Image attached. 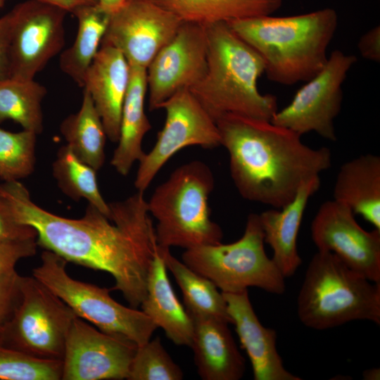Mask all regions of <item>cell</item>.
Listing matches in <instances>:
<instances>
[{
    "mask_svg": "<svg viewBox=\"0 0 380 380\" xmlns=\"http://www.w3.org/2000/svg\"><path fill=\"white\" fill-rule=\"evenodd\" d=\"M68 262L56 253L44 250L41 263L32 276L65 303L75 315L100 331L129 340L138 346L148 342L158 328L137 308L115 301L110 289L102 288L72 278L67 272Z\"/></svg>",
    "mask_w": 380,
    "mask_h": 380,
    "instance_id": "cell-8",
    "label": "cell"
},
{
    "mask_svg": "<svg viewBox=\"0 0 380 380\" xmlns=\"http://www.w3.org/2000/svg\"><path fill=\"white\" fill-rule=\"evenodd\" d=\"M222 295L242 348L250 359L253 379L300 380L284 367L277 349V333L260 322L250 301L248 289Z\"/></svg>",
    "mask_w": 380,
    "mask_h": 380,
    "instance_id": "cell-17",
    "label": "cell"
},
{
    "mask_svg": "<svg viewBox=\"0 0 380 380\" xmlns=\"http://www.w3.org/2000/svg\"><path fill=\"white\" fill-rule=\"evenodd\" d=\"M363 58L374 62L380 61V27L375 26L365 33L357 43Z\"/></svg>",
    "mask_w": 380,
    "mask_h": 380,
    "instance_id": "cell-37",
    "label": "cell"
},
{
    "mask_svg": "<svg viewBox=\"0 0 380 380\" xmlns=\"http://www.w3.org/2000/svg\"><path fill=\"white\" fill-rule=\"evenodd\" d=\"M46 88L33 80L0 81V123L12 120L37 134L43 131L42 102Z\"/></svg>",
    "mask_w": 380,
    "mask_h": 380,
    "instance_id": "cell-28",
    "label": "cell"
},
{
    "mask_svg": "<svg viewBox=\"0 0 380 380\" xmlns=\"http://www.w3.org/2000/svg\"><path fill=\"white\" fill-rule=\"evenodd\" d=\"M72 13L78 22L77 34L72 44L61 53L59 65L83 87L85 73L100 49L110 15L97 4L80 7Z\"/></svg>",
    "mask_w": 380,
    "mask_h": 380,
    "instance_id": "cell-26",
    "label": "cell"
},
{
    "mask_svg": "<svg viewBox=\"0 0 380 380\" xmlns=\"http://www.w3.org/2000/svg\"><path fill=\"white\" fill-rule=\"evenodd\" d=\"M182 23L153 0H131L110 16L101 44L120 50L131 67L147 69Z\"/></svg>",
    "mask_w": 380,
    "mask_h": 380,
    "instance_id": "cell-14",
    "label": "cell"
},
{
    "mask_svg": "<svg viewBox=\"0 0 380 380\" xmlns=\"http://www.w3.org/2000/svg\"><path fill=\"white\" fill-rule=\"evenodd\" d=\"M37 134L23 129L11 132L0 128V178L18 181L32 173Z\"/></svg>",
    "mask_w": 380,
    "mask_h": 380,
    "instance_id": "cell-30",
    "label": "cell"
},
{
    "mask_svg": "<svg viewBox=\"0 0 380 380\" xmlns=\"http://www.w3.org/2000/svg\"><path fill=\"white\" fill-rule=\"evenodd\" d=\"M137 347L76 317L65 341L61 379H127Z\"/></svg>",
    "mask_w": 380,
    "mask_h": 380,
    "instance_id": "cell-15",
    "label": "cell"
},
{
    "mask_svg": "<svg viewBox=\"0 0 380 380\" xmlns=\"http://www.w3.org/2000/svg\"><path fill=\"white\" fill-rule=\"evenodd\" d=\"M130 1L131 0H96V2L101 9L109 15H112L127 6Z\"/></svg>",
    "mask_w": 380,
    "mask_h": 380,
    "instance_id": "cell-39",
    "label": "cell"
},
{
    "mask_svg": "<svg viewBox=\"0 0 380 380\" xmlns=\"http://www.w3.org/2000/svg\"><path fill=\"white\" fill-rule=\"evenodd\" d=\"M264 243L259 215L250 213L244 233L239 240L186 249L182 262L210 279L222 293L257 287L281 295L286 289L285 277L266 254Z\"/></svg>",
    "mask_w": 380,
    "mask_h": 380,
    "instance_id": "cell-7",
    "label": "cell"
},
{
    "mask_svg": "<svg viewBox=\"0 0 380 380\" xmlns=\"http://www.w3.org/2000/svg\"><path fill=\"white\" fill-rule=\"evenodd\" d=\"M333 195L334 200L380 230V157L364 154L343 163Z\"/></svg>",
    "mask_w": 380,
    "mask_h": 380,
    "instance_id": "cell-22",
    "label": "cell"
},
{
    "mask_svg": "<svg viewBox=\"0 0 380 380\" xmlns=\"http://www.w3.org/2000/svg\"><path fill=\"white\" fill-rule=\"evenodd\" d=\"M297 312L307 327L324 330L355 320L380 324V283L353 271L334 254L319 251L306 270Z\"/></svg>",
    "mask_w": 380,
    "mask_h": 380,
    "instance_id": "cell-5",
    "label": "cell"
},
{
    "mask_svg": "<svg viewBox=\"0 0 380 380\" xmlns=\"http://www.w3.org/2000/svg\"><path fill=\"white\" fill-rule=\"evenodd\" d=\"M6 1V0H5Z\"/></svg>",
    "mask_w": 380,
    "mask_h": 380,
    "instance_id": "cell-42",
    "label": "cell"
},
{
    "mask_svg": "<svg viewBox=\"0 0 380 380\" xmlns=\"http://www.w3.org/2000/svg\"><path fill=\"white\" fill-rule=\"evenodd\" d=\"M183 372L162 345L160 338L137 347L129 380H181Z\"/></svg>",
    "mask_w": 380,
    "mask_h": 380,
    "instance_id": "cell-32",
    "label": "cell"
},
{
    "mask_svg": "<svg viewBox=\"0 0 380 380\" xmlns=\"http://www.w3.org/2000/svg\"><path fill=\"white\" fill-rule=\"evenodd\" d=\"M165 121L152 149L139 161L134 186L144 192L164 165L178 151L191 146L213 148L221 146L215 120L189 89H184L160 106Z\"/></svg>",
    "mask_w": 380,
    "mask_h": 380,
    "instance_id": "cell-10",
    "label": "cell"
},
{
    "mask_svg": "<svg viewBox=\"0 0 380 380\" xmlns=\"http://www.w3.org/2000/svg\"><path fill=\"white\" fill-rule=\"evenodd\" d=\"M130 80L123 103L120 137L110 164L121 175L129 174L132 165L144 154L142 141L151 129L144 101L148 89L146 68L130 66Z\"/></svg>",
    "mask_w": 380,
    "mask_h": 380,
    "instance_id": "cell-23",
    "label": "cell"
},
{
    "mask_svg": "<svg viewBox=\"0 0 380 380\" xmlns=\"http://www.w3.org/2000/svg\"><path fill=\"white\" fill-rule=\"evenodd\" d=\"M62 360L30 356L0 344V380H60Z\"/></svg>",
    "mask_w": 380,
    "mask_h": 380,
    "instance_id": "cell-31",
    "label": "cell"
},
{
    "mask_svg": "<svg viewBox=\"0 0 380 380\" xmlns=\"http://www.w3.org/2000/svg\"><path fill=\"white\" fill-rule=\"evenodd\" d=\"M310 232L318 251L334 254L353 271L380 283V230L364 229L349 208L333 199L321 205Z\"/></svg>",
    "mask_w": 380,
    "mask_h": 380,
    "instance_id": "cell-13",
    "label": "cell"
},
{
    "mask_svg": "<svg viewBox=\"0 0 380 380\" xmlns=\"http://www.w3.org/2000/svg\"><path fill=\"white\" fill-rule=\"evenodd\" d=\"M130 65L118 49L101 44L88 68L83 87L90 94L107 137L118 142L122 110L130 80Z\"/></svg>",
    "mask_w": 380,
    "mask_h": 380,
    "instance_id": "cell-18",
    "label": "cell"
},
{
    "mask_svg": "<svg viewBox=\"0 0 380 380\" xmlns=\"http://www.w3.org/2000/svg\"><path fill=\"white\" fill-rule=\"evenodd\" d=\"M183 22L209 25L271 15L283 0H153Z\"/></svg>",
    "mask_w": 380,
    "mask_h": 380,
    "instance_id": "cell-25",
    "label": "cell"
},
{
    "mask_svg": "<svg viewBox=\"0 0 380 380\" xmlns=\"http://www.w3.org/2000/svg\"><path fill=\"white\" fill-rule=\"evenodd\" d=\"M11 18L10 12L0 18V81L10 77V43Z\"/></svg>",
    "mask_w": 380,
    "mask_h": 380,
    "instance_id": "cell-36",
    "label": "cell"
},
{
    "mask_svg": "<svg viewBox=\"0 0 380 380\" xmlns=\"http://www.w3.org/2000/svg\"><path fill=\"white\" fill-rule=\"evenodd\" d=\"M362 377L365 380H379L380 379V369L372 368L366 369L362 373Z\"/></svg>",
    "mask_w": 380,
    "mask_h": 380,
    "instance_id": "cell-40",
    "label": "cell"
},
{
    "mask_svg": "<svg viewBox=\"0 0 380 380\" xmlns=\"http://www.w3.org/2000/svg\"><path fill=\"white\" fill-rule=\"evenodd\" d=\"M67 12L28 0L11 11L10 77L33 80L65 44Z\"/></svg>",
    "mask_w": 380,
    "mask_h": 380,
    "instance_id": "cell-12",
    "label": "cell"
},
{
    "mask_svg": "<svg viewBox=\"0 0 380 380\" xmlns=\"http://www.w3.org/2000/svg\"><path fill=\"white\" fill-rule=\"evenodd\" d=\"M60 131L67 146L82 162L96 171L105 162V145L107 135L89 92L84 89L80 110L65 118Z\"/></svg>",
    "mask_w": 380,
    "mask_h": 380,
    "instance_id": "cell-27",
    "label": "cell"
},
{
    "mask_svg": "<svg viewBox=\"0 0 380 380\" xmlns=\"http://www.w3.org/2000/svg\"><path fill=\"white\" fill-rule=\"evenodd\" d=\"M191 348L200 377L204 380H239L245 372V359L228 324L214 319H192Z\"/></svg>",
    "mask_w": 380,
    "mask_h": 380,
    "instance_id": "cell-20",
    "label": "cell"
},
{
    "mask_svg": "<svg viewBox=\"0 0 380 380\" xmlns=\"http://www.w3.org/2000/svg\"><path fill=\"white\" fill-rule=\"evenodd\" d=\"M76 317L39 280L22 276L21 298L0 333V344L34 357L62 360L67 336Z\"/></svg>",
    "mask_w": 380,
    "mask_h": 380,
    "instance_id": "cell-9",
    "label": "cell"
},
{
    "mask_svg": "<svg viewBox=\"0 0 380 380\" xmlns=\"http://www.w3.org/2000/svg\"><path fill=\"white\" fill-rule=\"evenodd\" d=\"M52 170L59 188L65 195L76 201L84 198L110 217L109 203L99 191L96 171L80 160L67 145L58 150Z\"/></svg>",
    "mask_w": 380,
    "mask_h": 380,
    "instance_id": "cell-29",
    "label": "cell"
},
{
    "mask_svg": "<svg viewBox=\"0 0 380 380\" xmlns=\"http://www.w3.org/2000/svg\"><path fill=\"white\" fill-rule=\"evenodd\" d=\"M21 280L22 276L15 270L0 277V333L20 303Z\"/></svg>",
    "mask_w": 380,
    "mask_h": 380,
    "instance_id": "cell-33",
    "label": "cell"
},
{
    "mask_svg": "<svg viewBox=\"0 0 380 380\" xmlns=\"http://www.w3.org/2000/svg\"><path fill=\"white\" fill-rule=\"evenodd\" d=\"M357 61L353 55L335 50L322 70L295 94L291 103L273 115L271 122L300 136L315 132L329 141H336L334 119L343 101L342 84Z\"/></svg>",
    "mask_w": 380,
    "mask_h": 380,
    "instance_id": "cell-11",
    "label": "cell"
},
{
    "mask_svg": "<svg viewBox=\"0 0 380 380\" xmlns=\"http://www.w3.org/2000/svg\"><path fill=\"white\" fill-rule=\"evenodd\" d=\"M37 239V232L31 226L18 223L0 208V241Z\"/></svg>",
    "mask_w": 380,
    "mask_h": 380,
    "instance_id": "cell-35",
    "label": "cell"
},
{
    "mask_svg": "<svg viewBox=\"0 0 380 380\" xmlns=\"http://www.w3.org/2000/svg\"><path fill=\"white\" fill-rule=\"evenodd\" d=\"M214 186L208 165L192 160L177 167L156 188L147 204L157 220L158 246L186 250L221 243L222 229L210 215L208 200Z\"/></svg>",
    "mask_w": 380,
    "mask_h": 380,
    "instance_id": "cell-6",
    "label": "cell"
},
{
    "mask_svg": "<svg viewBox=\"0 0 380 380\" xmlns=\"http://www.w3.org/2000/svg\"><path fill=\"white\" fill-rule=\"evenodd\" d=\"M207 63L205 26L183 22L146 69L149 110L160 108L177 91L196 85L205 75Z\"/></svg>",
    "mask_w": 380,
    "mask_h": 380,
    "instance_id": "cell-16",
    "label": "cell"
},
{
    "mask_svg": "<svg viewBox=\"0 0 380 380\" xmlns=\"http://www.w3.org/2000/svg\"><path fill=\"white\" fill-rule=\"evenodd\" d=\"M205 26L207 69L189 90L215 121L229 114L271 121L278 110L277 98L258 89L265 70L262 58L227 22Z\"/></svg>",
    "mask_w": 380,
    "mask_h": 380,
    "instance_id": "cell-4",
    "label": "cell"
},
{
    "mask_svg": "<svg viewBox=\"0 0 380 380\" xmlns=\"http://www.w3.org/2000/svg\"><path fill=\"white\" fill-rule=\"evenodd\" d=\"M158 246V245H157ZM158 248L165 266L182 290L185 310L191 319H214L232 324L222 293L208 279L173 256L169 248Z\"/></svg>",
    "mask_w": 380,
    "mask_h": 380,
    "instance_id": "cell-24",
    "label": "cell"
},
{
    "mask_svg": "<svg viewBox=\"0 0 380 380\" xmlns=\"http://www.w3.org/2000/svg\"><path fill=\"white\" fill-rule=\"evenodd\" d=\"M56 8L73 13L77 8L89 5L97 4L96 0H35Z\"/></svg>",
    "mask_w": 380,
    "mask_h": 380,
    "instance_id": "cell-38",
    "label": "cell"
},
{
    "mask_svg": "<svg viewBox=\"0 0 380 380\" xmlns=\"http://www.w3.org/2000/svg\"><path fill=\"white\" fill-rule=\"evenodd\" d=\"M215 122L234 184L250 201L280 209L305 181L331 166L328 148H312L300 134L271 121L229 114Z\"/></svg>",
    "mask_w": 380,
    "mask_h": 380,
    "instance_id": "cell-2",
    "label": "cell"
},
{
    "mask_svg": "<svg viewBox=\"0 0 380 380\" xmlns=\"http://www.w3.org/2000/svg\"><path fill=\"white\" fill-rule=\"evenodd\" d=\"M5 0H0V9L4 6Z\"/></svg>",
    "mask_w": 380,
    "mask_h": 380,
    "instance_id": "cell-41",
    "label": "cell"
},
{
    "mask_svg": "<svg viewBox=\"0 0 380 380\" xmlns=\"http://www.w3.org/2000/svg\"><path fill=\"white\" fill-rule=\"evenodd\" d=\"M141 307L175 344L191 346L194 322L175 295L157 243L148 274L146 294Z\"/></svg>",
    "mask_w": 380,
    "mask_h": 380,
    "instance_id": "cell-21",
    "label": "cell"
},
{
    "mask_svg": "<svg viewBox=\"0 0 380 380\" xmlns=\"http://www.w3.org/2000/svg\"><path fill=\"white\" fill-rule=\"evenodd\" d=\"M110 217L88 204L83 217L71 219L47 211L31 199L19 181L0 184V208L13 220L33 227L37 243L68 262L104 271L130 307L146 294L156 241L144 192L109 203Z\"/></svg>",
    "mask_w": 380,
    "mask_h": 380,
    "instance_id": "cell-1",
    "label": "cell"
},
{
    "mask_svg": "<svg viewBox=\"0 0 380 380\" xmlns=\"http://www.w3.org/2000/svg\"><path fill=\"white\" fill-rule=\"evenodd\" d=\"M321 185L319 175L305 181L293 199L279 209H270L258 214L264 241L273 251L274 260L283 276H293L302 259L297 248V239L302 219L310 197Z\"/></svg>",
    "mask_w": 380,
    "mask_h": 380,
    "instance_id": "cell-19",
    "label": "cell"
},
{
    "mask_svg": "<svg viewBox=\"0 0 380 380\" xmlns=\"http://www.w3.org/2000/svg\"><path fill=\"white\" fill-rule=\"evenodd\" d=\"M37 239L0 241V277L15 270L16 263L35 255Z\"/></svg>",
    "mask_w": 380,
    "mask_h": 380,
    "instance_id": "cell-34",
    "label": "cell"
},
{
    "mask_svg": "<svg viewBox=\"0 0 380 380\" xmlns=\"http://www.w3.org/2000/svg\"><path fill=\"white\" fill-rule=\"evenodd\" d=\"M262 58L272 82H307L324 67L327 48L338 26L331 8L286 17L254 16L227 22Z\"/></svg>",
    "mask_w": 380,
    "mask_h": 380,
    "instance_id": "cell-3",
    "label": "cell"
}]
</instances>
